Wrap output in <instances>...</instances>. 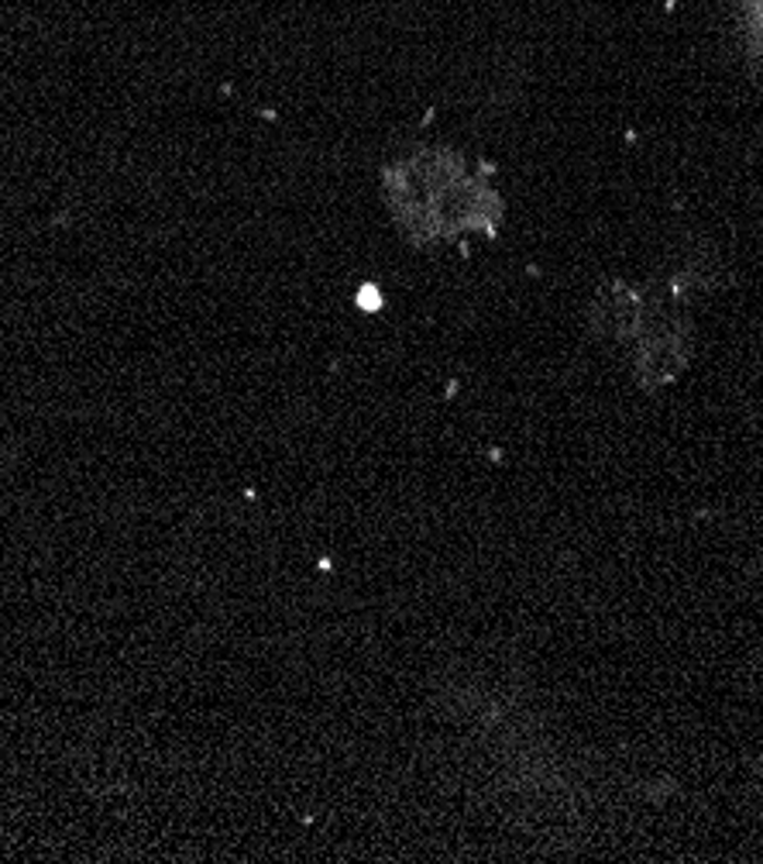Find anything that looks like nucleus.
I'll use <instances>...</instances> for the list:
<instances>
[]
</instances>
